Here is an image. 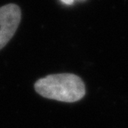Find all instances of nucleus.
<instances>
[{
  "label": "nucleus",
  "instance_id": "obj_2",
  "mask_svg": "<svg viewBox=\"0 0 128 128\" xmlns=\"http://www.w3.org/2000/svg\"><path fill=\"white\" fill-rule=\"evenodd\" d=\"M20 19L22 12L17 4H9L0 7V50L14 36Z\"/></svg>",
  "mask_w": 128,
  "mask_h": 128
},
{
  "label": "nucleus",
  "instance_id": "obj_3",
  "mask_svg": "<svg viewBox=\"0 0 128 128\" xmlns=\"http://www.w3.org/2000/svg\"><path fill=\"white\" fill-rule=\"evenodd\" d=\"M63 4H68V6H70V4H72L73 3H74L75 0H60Z\"/></svg>",
  "mask_w": 128,
  "mask_h": 128
},
{
  "label": "nucleus",
  "instance_id": "obj_1",
  "mask_svg": "<svg viewBox=\"0 0 128 128\" xmlns=\"http://www.w3.org/2000/svg\"><path fill=\"white\" fill-rule=\"evenodd\" d=\"M35 90L47 99L64 102H75L86 94V87L82 79L74 74L49 75L35 83Z\"/></svg>",
  "mask_w": 128,
  "mask_h": 128
}]
</instances>
